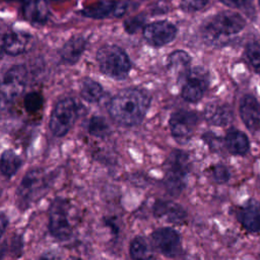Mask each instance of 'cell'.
Segmentation results:
<instances>
[{
	"label": "cell",
	"mask_w": 260,
	"mask_h": 260,
	"mask_svg": "<svg viewBox=\"0 0 260 260\" xmlns=\"http://www.w3.org/2000/svg\"><path fill=\"white\" fill-rule=\"evenodd\" d=\"M149 93L140 88L128 87L116 93L109 103L108 111L111 118L119 125L133 127L142 122L149 106Z\"/></svg>",
	"instance_id": "obj_1"
},
{
	"label": "cell",
	"mask_w": 260,
	"mask_h": 260,
	"mask_svg": "<svg viewBox=\"0 0 260 260\" xmlns=\"http://www.w3.org/2000/svg\"><path fill=\"white\" fill-rule=\"evenodd\" d=\"M246 26L244 17L233 11H222L209 19L202 27L203 41L213 47L224 46L232 37L238 35Z\"/></svg>",
	"instance_id": "obj_2"
},
{
	"label": "cell",
	"mask_w": 260,
	"mask_h": 260,
	"mask_svg": "<svg viewBox=\"0 0 260 260\" xmlns=\"http://www.w3.org/2000/svg\"><path fill=\"white\" fill-rule=\"evenodd\" d=\"M191 169L189 154L181 149H174L165 161L164 186L168 193L178 196L186 186V179Z\"/></svg>",
	"instance_id": "obj_3"
},
{
	"label": "cell",
	"mask_w": 260,
	"mask_h": 260,
	"mask_svg": "<svg viewBox=\"0 0 260 260\" xmlns=\"http://www.w3.org/2000/svg\"><path fill=\"white\" fill-rule=\"evenodd\" d=\"M96 61L102 73L114 79L126 78L132 68L127 53L116 45L101 47L96 53Z\"/></svg>",
	"instance_id": "obj_4"
},
{
	"label": "cell",
	"mask_w": 260,
	"mask_h": 260,
	"mask_svg": "<svg viewBox=\"0 0 260 260\" xmlns=\"http://www.w3.org/2000/svg\"><path fill=\"white\" fill-rule=\"evenodd\" d=\"M50 180L49 174L41 169L28 171L21 180L16 192L18 205L21 208H26L40 199L48 190Z\"/></svg>",
	"instance_id": "obj_5"
},
{
	"label": "cell",
	"mask_w": 260,
	"mask_h": 260,
	"mask_svg": "<svg viewBox=\"0 0 260 260\" xmlns=\"http://www.w3.org/2000/svg\"><path fill=\"white\" fill-rule=\"evenodd\" d=\"M27 72L22 65H13L0 79V110L9 108L23 92Z\"/></svg>",
	"instance_id": "obj_6"
},
{
	"label": "cell",
	"mask_w": 260,
	"mask_h": 260,
	"mask_svg": "<svg viewBox=\"0 0 260 260\" xmlns=\"http://www.w3.org/2000/svg\"><path fill=\"white\" fill-rule=\"evenodd\" d=\"M78 116L77 103L70 98L60 100L54 107L49 126L55 136L61 137L69 132Z\"/></svg>",
	"instance_id": "obj_7"
},
{
	"label": "cell",
	"mask_w": 260,
	"mask_h": 260,
	"mask_svg": "<svg viewBox=\"0 0 260 260\" xmlns=\"http://www.w3.org/2000/svg\"><path fill=\"white\" fill-rule=\"evenodd\" d=\"M49 230L58 240L70 238L72 226L69 221V203L66 199L56 198L49 208Z\"/></svg>",
	"instance_id": "obj_8"
},
{
	"label": "cell",
	"mask_w": 260,
	"mask_h": 260,
	"mask_svg": "<svg viewBox=\"0 0 260 260\" xmlns=\"http://www.w3.org/2000/svg\"><path fill=\"white\" fill-rule=\"evenodd\" d=\"M179 82L182 84L181 95L184 101L188 103H197L203 98L208 87V74L202 68H190Z\"/></svg>",
	"instance_id": "obj_9"
},
{
	"label": "cell",
	"mask_w": 260,
	"mask_h": 260,
	"mask_svg": "<svg viewBox=\"0 0 260 260\" xmlns=\"http://www.w3.org/2000/svg\"><path fill=\"white\" fill-rule=\"evenodd\" d=\"M198 123V116L194 111L178 110L170 118L169 126L174 139L184 144L190 140Z\"/></svg>",
	"instance_id": "obj_10"
},
{
	"label": "cell",
	"mask_w": 260,
	"mask_h": 260,
	"mask_svg": "<svg viewBox=\"0 0 260 260\" xmlns=\"http://www.w3.org/2000/svg\"><path fill=\"white\" fill-rule=\"evenodd\" d=\"M150 239L154 248L168 258H175L182 253L181 237L172 228H160L153 231Z\"/></svg>",
	"instance_id": "obj_11"
},
{
	"label": "cell",
	"mask_w": 260,
	"mask_h": 260,
	"mask_svg": "<svg viewBox=\"0 0 260 260\" xmlns=\"http://www.w3.org/2000/svg\"><path fill=\"white\" fill-rule=\"evenodd\" d=\"M177 27L170 21L157 20L143 27V38L153 47H162L174 41L177 36Z\"/></svg>",
	"instance_id": "obj_12"
},
{
	"label": "cell",
	"mask_w": 260,
	"mask_h": 260,
	"mask_svg": "<svg viewBox=\"0 0 260 260\" xmlns=\"http://www.w3.org/2000/svg\"><path fill=\"white\" fill-rule=\"evenodd\" d=\"M129 4L124 1H100L85 7L81 12L84 16L102 19L107 17H120L127 11Z\"/></svg>",
	"instance_id": "obj_13"
},
{
	"label": "cell",
	"mask_w": 260,
	"mask_h": 260,
	"mask_svg": "<svg viewBox=\"0 0 260 260\" xmlns=\"http://www.w3.org/2000/svg\"><path fill=\"white\" fill-rule=\"evenodd\" d=\"M240 117L251 132L260 131V103L252 94H245L240 101Z\"/></svg>",
	"instance_id": "obj_14"
},
{
	"label": "cell",
	"mask_w": 260,
	"mask_h": 260,
	"mask_svg": "<svg viewBox=\"0 0 260 260\" xmlns=\"http://www.w3.org/2000/svg\"><path fill=\"white\" fill-rule=\"evenodd\" d=\"M237 218L250 233L260 232V203L254 199L246 201L237 211Z\"/></svg>",
	"instance_id": "obj_15"
},
{
	"label": "cell",
	"mask_w": 260,
	"mask_h": 260,
	"mask_svg": "<svg viewBox=\"0 0 260 260\" xmlns=\"http://www.w3.org/2000/svg\"><path fill=\"white\" fill-rule=\"evenodd\" d=\"M153 215L156 218H165L175 224H181L187 217L186 210L178 203L169 200H156L152 206Z\"/></svg>",
	"instance_id": "obj_16"
},
{
	"label": "cell",
	"mask_w": 260,
	"mask_h": 260,
	"mask_svg": "<svg viewBox=\"0 0 260 260\" xmlns=\"http://www.w3.org/2000/svg\"><path fill=\"white\" fill-rule=\"evenodd\" d=\"M32 38L23 31H11L2 38L1 50L10 56H16L24 53L31 45Z\"/></svg>",
	"instance_id": "obj_17"
},
{
	"label": "cell",
	"mask_w": 260,
	"mask_h": 260,
	"mask_svg": "<svg viewBox=\"0 0 260 260\" xmlns=\"http://www.w3.org/2000/svg\"><path fill=\"white\" fill-rule=\"evenodd\" d=\"M204 119L212 126H226L234 120V111L229 104L211 103L208 104L203 112Z\"/></svg>",
	"instance_id": "obj_18"
},
{
	"label": "cell",
	"mask_w": 260,
	"mask_h": 260,
	"mask_svg": "<svg viewBox=\"0 0 260 260\" xmlns=\"http://www.w3.org/2000/svg\"><path fill=\"white\" fill-rule=\"evenodd\" d=\"M50 7L46 0H27L23 5V16L35 24H44L50 17Z\"/></svg>",
	"instance_id": "obj_19"
},
{
	"label": "cell",
	"mask_w": 260,
	"mask_h": 260,
	"mask_svg": "<svg viewBox=\"0 0 260 260\" xmlns=\"http://www.w3.org/2000/svg\"><path fill=\"white\" fill-rule=\"evenodd\" d=\"M225 149L235 155H244L250 148V142L247 135L237 129H231L224 137Z\"/></svg>",
	"instance_id": "obj_20"
},
{
	"label": "cell",
	"mask_w": 260,
	"mask_h": 260,
	"mask_svg": "<svg viewBox=\"0 0 260 260\" xmlns=\"http://www.w3.org/2000/svg\"><path fill=\"white\" fill-rule=\"evenodd\" d=\"M190 63H191L190 55L183 50H177L172 52L169 55L168 61H167V67L171 72L177 75V78L179 81L189 71Z\"/></svg>",
	"instance_id": "obj_21"
},
{
	"label": "cell",
	"mask_w": 260,
	"mask_h": 260,
	"mask_svg": "<svg viewBox=\"0 0 260 260\" xmlns=\"http://www.w3.org/2000/svg\"><path fill=\"white\" fill-rule=\"evenodd\" d=\"M85 46L86 42L82 37L71 38L61 49V59L67 64H74L81 57L83 51L85 50Z\"/></svg>",
	"instance_id": "obj_22"
},
{
	"label": "cell",
	"mask_w": 260,
	"mask_h": 260,
	"mask_svg": "<svg viewBox=\"0 0 260 260\" xmlns=\"http://www.w3.org/2000/svg\"><path fill=\"white\" fill-rule=\"evenodd\" d=\"M81 98L88 103H98L104 95L103 86L91 78H84L80 85Z\"/></svg>",
	"instance_id": "obj_23"
},
{
	"label": "cell",
	"mask_w": 260,
	"mask_h": 260,
	"mask_svg": "<svg viewBox=\"0 0 260 260\" xmlns=\"http://www.w3.org/2000/svg\"><path fill=\"white\" fill-rule=\"evenodd\" d=\"M21 159L12 150H6L1 154L0 157V172L3 176L10 178L20 168Z\"/></svg>",
	"instance_id": "obj_24"
},
{
	"label": "cell",
	"mask_w": 260,
	"mask_h": 260,
	"mask_svg": "<svg viewBox=\"0 0 260 260\" xmlns=\"http://www.w3.org/2000/svg\"><path fill=\"white\" fill-rule=\"evenodd\" d=\"M129 253L132 259H148L152 257L148 242L141 236H137L131 241Z\"/></svg>",
	"instance_id": "obj_25"
},
{
	"label": "cell",
	"mask_w": 260,
	"mask_h": 260,
	"mask_svg": "<svg viewBox=\"0 0 260 260\" xmlns=\"http://www.w3.org/2000/svg\"><path fill=\"white\" fill-rule=\"evenodd\" d=\"M87 130L91 135L100 138H104L108 136L110 133V127L107 121L104 118L98 117V116L92 117L89 120Z\"/></svg>",
	"instance_id": "obj_26"
},
{
	"label": "cell",
	"mask_w": 260,
	"mask_h": 260,
	"mask_svg": "<svg viewBox=\"0 0 260 260\" xmlns=\"http://www.w3.org/2000/svg\"><path fill=\"white\" fill-rule=\"evenodd\" d=\"M245 57L256 73H260V46L256 43H250L245 49Z\"/></svg>",
	"instance_id": "obj_27"
},
{
	"label": "cell",
	"mask_w": 260,
	"mask_h": 260,
	"mask_svg": "<svg viewBox=\"0 0 260 260\" xmlns=\"http://www.w3.org/2000/svg\"><path fill=\"white\" fill-rule=\"evenodd\" d=\"M202 140L207 144L210 150L213 152L222 153L223 149L225 148L224 144V138L216 135L213 132H205L202 135Z\"/></svg>",
	"instance_id": "obj_28"
},
{
	"label": "cell",
	"mask_w": 260,
	"mask_h": 260,
	"mask_svg": "<svg viewBox=\"0 0 260 260\" xmlns=\"http://www.w3.org/2000/svg\"><path fill=\"white\" fill-rule=\"evenodd\" d=\"M43 106V98L38 92H29L24 98V108L28 113L38 112Z\"/></svg>",
	"instance_id": "obj_29"
},
{
	"label": "cell",
	"mask_w": 260,
	"mask_h": 260,
	"mask_svg": "<svg viewBox=\"0 0 260 260\" xmlns=\"http://www.w3.org/2000/svg\"><path fill=\"white\" fill-rule=\"evenodd\" d=\"M210 173H211V177H212L213 181L217 184H224L231 178L230 170L228 169L226 166H224L222 164L213 166Z\"/></svg>",
	"instance_id": "obj_30"
},
{
	"label": "cell",
	"mask_w": 260,
	"mask_h": 260,
	"mask_svg": "<svg viewBox=\"0 0 260 260\" xmlns=\"http://www.w3.org/2000/svg\"><path fill=\"white\" fill-rule=\"evenodd\" d=\"M210 0H181V8L187 12H195L204 8Z\"/></svg>",
	"instance_id": "obj_31"
},
{
	"label": "cell",
	"mask_w": 260,
	"mask_h": 260,
	"mask_svg": "<svg viewBox=\"0 0 260 260\" xmlns=\"http://www.w3.org/2000/svg\"><path fill=\"white\" fill-rule=\"evenodd\" d=\"M219 1L231 8H247L253 2V0H219Z\"/></svg>",
	"instance_id": "obj_32"
},
{
	"label": "cell",
	"mask_w": 260,
	"mask_h": 260,
	"mask_svg": "<svg viewBox=\"0 0 260 260\" xmlns=\"http://www.w3.org/2000/svg\"><path fill=\"white\" fill-rule=\"evenodd\" d=\"M142 22H143V20L138 18V17L129 19V20L125 21V29L129 34H133L134 31H136L142 25Z\"/></svg>",
	"instance_id": "obj_33"
},
{
	"label": "cell",
	"mask_w": 260,
	"mask_h": 260,
	"mask_svg": "<svg viewBox=\"0 0 260 260\" xmlns=\"http://www.w3.org/2000/svg\"><path fill=\"white\" fill-rule=\"evenodd\" d=\"M7 224H8V220H7V217L0 213V237L4 234V232L6 231V228H7Z\"/></svg>",
	"instance_id": "obj_34"
},
{
	"label": "cell",
	"mask_w": 260,
	"mask_h": 260,
	"mask_svg": "<svg viewBox=\"0 0 260 260\" xmlns=\"http://www.w3.org/2000/svg\"><path fill=\"white\" fill-rule=\"evenodd\" d=\"M259 4H260V0H259Z\"/></svg>",
	"instance_id": "obj_35"
}]
</instances>
